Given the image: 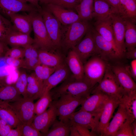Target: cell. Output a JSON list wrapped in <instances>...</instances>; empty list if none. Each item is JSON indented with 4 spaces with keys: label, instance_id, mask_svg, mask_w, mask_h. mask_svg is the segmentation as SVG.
Listing matches in <instances>:
<instances>
[{
    "label": "cell",
    "instance_id": "obj_17",
    "mask_svg": "<svg viewBox=\"0 0 136 136\" xmlns=\"http://www.w3.org/2000/svg\"><path fill=\"white\" fill-rule=\"evenodd\" d=\"M70 72L66 63H64L57 68L43 82L42 95L45 93L50 91L58 84L68 78L70 77Z\"/></svg>",
    "mask_w": 136,
    "mask_h": 136
},
{
    "label": "cell",
    "instance_id": "obj_10",
    "mask_svg": "<svg viewBox=\"0 0 136 136\" xmlns=\"http://www.w3.org/2000/svg\"><path fill=\"white\" fill-rule=\"evenodd\" d=\"M120 99L109 96L101 111L96 134L103 136L113 114L120 103Z\"/></svg>",
    "mask_w": 136,
    "mask_h": 136
},
{
    "label": "cell",
    "instance_id": "obj_49",
    "mask_svg": "<svg viewBox=\"0 0 136 136\" xmlns=\"http://www.w3.org/2000/svg\"><path fill=\"white\" fill-rule=\"evenodd\" d=\"M117 11L119 14L122 16V11L120 0H105Z\"/></svg>",
    "mask_w": 136,
    "mask_h": 136
},
{
    "label": "cell",
    "instance_id": "obj_54",
    "mask_svg": "<svg viewBox=\"0 0 136 136\" xmlns=\"http://www.w3.org/2000/svg\"><path fill=\"white\" fill-rule=\"evenodd\" d=\"M27 2H28L34 6L39 9H41L42 7L39 4L38 0H25Z\"/></svg>",
    "mask_w": 136,
    "mask_h": 136
},
{
    "label": "cell",
    "instance_id": "obj_22",
    "mask_svg": "<svg viewBox=\"0 0 136 136\" xmlns=\"http://www.w3.org/2000/svg\"><path fill=\"white\" fill-rule=\"evenodd\" d=\"M93 28L99 35L111 43L120 53L115 42L111 16L104 19L96 20Z\"/></svg>",
    "mask_w": 136,
    "mask_h": 136
},
{
    "label": "cell",
    "instance_id": "obj_6",
    "mask_svg": "<svg viewBox=\"0 0 136 136\" xmlns=\"http://www.w3.org/2000/svg\"><path fill=\"white\" fill-rule=\"evenodd\" d=\"M98 83L96 87L94 88L91 94L99 92L108 96L121 99L125 92L120 85L108 65L103 78Z\"/></svg>",
    "mask_w": 136,
    "mask_h": 136
},
{
    "label": "cell",
    "instance_id": "obj_58",
    "mask_svg": "<svg viewBox=\"0 0 136 136\" xmlns=\"http://www.w3.org/2000/svg\"><path fill=\"white\" fill-rule=\"evenodd\" d=\"M79 3H80L81 1V0H77Z\"/></svg>",
    "mask_w": 136,
    "mask_h": 136
},
{
    "label": "cell",
    "instance_id": "obj_4",
    "mask_svg": "<svg viewBox=\"0 0 136 136\" xmlns=\"http://www.w3.org/2000/svg\"><path fill=\"white\" fill-rule=\"evenodd\" d=\"M106 61L94 55L83 64L84 79L93 87L103 78L108 66Z\"/></svg>",
    "mask_w": 136,
    "mask_h": 136
},
{
    "label": "cell",
    "instance_id": "obj_14",
    "mask_svg": "<svg viewBox=\"0 0 136 136\" xmlns=\"http://www.w3.org/2000/svg\"><path fill=\"white\" fill-rule=\"evenodd\" d=\"M111 18L115 44L118 49L123 56L126 51L124 41L125 19L118 14L112 15Z\"/></svg>",
    "mask_w": 136,
    "mask_h": 136
},
{
    "label": "cell",
    "instance_id": "obj_30",
    "mask_svg": "<svg viewBox=\"0 0 136 136\" xmlns=\"http://www.w3.org/2000/svg\"><path fill=\"white\" fill-rule=\"evenodd\" d=\"M129 118L133 121L136 119V90L125 92L120 99Z\"/></svg>",
    "mask_w": 136,
    "mask_h": 136
},
{
    "label": "cell",
    "instance_id": "obj_41",
    "mask_svg": "<svg viewBox=\"0 0 136 136\" xmlns=\"http://www.w3.org/2000/svg\"><path fill=\"white\" fill-rule=\"evenodd\" d=\"M5 57L22 59L24 57V48L19 47H12L6 52Z\"/></svg>",
    "mask_w": 136,
    "mask_h": 136
},
{
    "label": "cell",
    "instance_id": "obj_5",
    "mask_svg": "<svg viewBox=\"0 0 136 136\" xmlns=\"http://www.w3.org/2000/svg\"><path fill=\"white\" fill-rule=\"evenodd\" d=\"M86 98L64 94L60 95L57 99L54 100L52 103L55 106L59 120L69 122L70 116Z\"/></svg>",
    "mask_w": 136,
    "mask_h": 136
},
{
    "label": "cell",
    "instance_id": "obj_23",
    "mask_svg": "<svg viewBox=\"0 0 136 136\" xmlns=\"http://www.w3.org/2000/svg\"><path fill=\"white\" fill-rule=\"evenodd\" d=\"M14 29L21 33L29 35L32 30L30 15L15 13L9 17Z\"/></svg>",
    "mask_w": 136,
    "mask_h": 136
},
{
    "label": "cell",
    "instance_id": "obj_1",
    "mask_svg": "<svg viewBox=\"0 0 136 136\" xmlns=\"http://www.w3.org/2000/svg\"><path fill=\"white\" fill-rule=\"evenodd\" d=\"M63 82L59 86L50 91L53 100H55L60 95L64 94L86 98L94 87L84 79L78 80L69 77Z\"/></svg>",
    "mask_w": 136,
    "mask_h": 136
},
{
    "label": "cell",
    "instance_id": "obj_7",
    "mask_svg": "<svg viewBox=\"0 0 136 136\" xmlns=\"http://www.w3.org/2000/svg\"><path fill=\"white\" fill-rule=\"evenodd\" d=\"M41 7V13L49 37L55 48H59L61 46L62 24L48 10Z\"/></svg>",
    "mask_w": 136,
    "mask_h": 136
},
{
    "label": "cell",
    "instance_id": "obj_18",
    "mask_svg": "<svg viewBox=\"0 0 136 136\" xmlns=\"http://www.w3.org/2000/svg\"><path fill=\"white\" fill-rule=\"evenodd\" d=\"M91 94L82 103L80 109L92 113H100L109 96L99 92Z\"/></svg>",
    "mask_w": 136,
    "mask_h": 136
},
{
    "label": "cell",
    "instance_id": "obj_32",
    "mask_svg": "<svg viewBox=\"0 0 136 136\" xmlns=\"http://www.w3.org/2000/svg\"><path fill=\"white\" fill-rule=\"evenodd\" d=\"M94 0H81L74 9L82 20L88 21L94 17Z\"/></svg>",
    "mask_w": 136,
    "mask_h": 136
},
{
    "label": "cell",
    "instance_id": "obj_37",
    "mask_svg": "<svg viewBox=\"0 0 136 136\" xmlns=\"http://www.w3.org/2000/svg\"><path fill=\"white\" fill-rule=\"evenodd\" d=\"M57 68L51 67L41 63L34 69V73L38 78L44 82L55 71Z\"/></svg>",
    "mask_w": 136,
    "mask_h": 136
},
{
    "label": "cell",
    "instance_id": "obj_42",
    "mask_svg": "<svg viewBox=\"0 0 136 136\" xmlns=\"http://www.w3.org/2000/svg\"><path fill=\"white\" fill-rule=\"evenodd\" d=\"M22 136H39L43 134L31 124L22 123Z\"/></svg>",
    "mask_w": 136,
    "mask_h": 136
},
{
    "label": "cell",
    "instance_id": "obj_44",
    "mask_svg": "<svg viewBox=\"0 0 136 136\" xmlns=\"http://www.w3.org/2000/svg\"><path fill=\"white\" fill-rule=\"evenodd\" d=\"M5 58V62L7 65L12 66L16 68H23L24 61V59L23 58Z\"/></svg>",
    "mask_w": 136,
    "mask_h": 136
},
{
    "label": "cell",
    "instance_id": "obj_43",
    "mask_svg": "<svg viewBox=\"0 0 136 136\" xmlns=\"http://www.w3.org/2000/svg\"><path fill=\"white\" fill-rule=\"evenodd\" d=\"M23 48L25 59L39 58V49L33 44L28 45Z\"/></svg>",
    "mask_w": 136,
    "mask_h": 136
},
{
    "label": "cell",
    "instance_id": "obj_57",
    "mask_svg": "<svg viewBox=\"0 0 136 136\" xmlns=\"http://www.w3.org/2000/svg\"><path fill=\"white\" fill-rule=\"evenodd\" d=\"M22 2L23 3H27V2L25 0H17Z\"/></svg>",
    "mask_w": 136,
    "mask_h": 136
},
{
    "label": "cell",
    "instance_id": "obj_31",
    "mask_svg": "<svg viewBox=\"0 0 136 136\" xmlns=\"http://www.w3.org/2000/svg\"><path fill=\"white\" fill-rule=\"evenodd\" d=\"M124 19L125 25V45L126 51H128L136 48V27L135 23Z\"/></svg>",
    "mask_w": 136,
    "mask_h": 136
},
{
    "label": "cell",
    "instance_id": "obj_25",
    "mask_svg": "<svg viewBox=\"0 0 136 136\" xmlns=\"http://www.w3.org/2000/svg\"><path fill=\"white\" fill-rule=\"evenodd\" d=\"M54 51L39 49V58L41 63L57 68L64 63L61 56Z\"/></svg>",
    "mask_w": 136,
    "mask_h": 136
},
{
    "label": "cell",
    "instance_id": "obj_47",
    "mask_svg": "<svg viewBox=\"0 0 136 136\" xmlns=\"http://www.w3.org/2000/svg\"><path fill=\"white\" fill-rule=\"evenodd\" d=\"M11 128V127L0 117V135L7 136Z\"/></svg>",
    "mask_w": 136,
    "mask_h": 136
},
{
    "label": "cell",
    "instance_id": "obj_51",
    "mask_svg": "<svg viewBox=\"0 0 136 136\" xmlns=\"http://www.w3.org/2000/svg\"><path fill=\"white\" fill-rule=\"evenodd\" d=\"M5 42L0 41V58L4 57L5 54L9 49Z\"/></svg>",
    "mask_w": 136,
    "mask_h": 136
},
{
    "label": "cell",
    "instance_id": "obj_9",
    "mask_svg": "<svg viewBox=\"0 0 136 136\" xmlns=\"http://www.w3.org/2000/svg\"><path fill=\"white\" fill-rule=\"evenodd\" d=\"M91 30L95 45V55L99 57L106 61L123 56L111 43L104 39L93 27H92Z\"/></svg>",
    "mask_w": 136,
    "mask_h": 136
},
{
    "label": "cell",
    "instance_id": "obj_53",
    "mask_svg": "<svg viewBox=\"0 0 136 136\" xmlns=\"http://www.w3.org/2000/svg\"><path fill=\"white\" fill-rule=\"evenodd\" d=\"M70 124V136H80L77 130L72 125Z\"/></svg>",
    "mask_w": 136,
    "mask_h": 136
},
{
    "label": "cell",
    "instance_id": "obj_2",
    "mask_svg": "<svg viewBox=\"0 0 136 136\" xmlns=\"http://www.w3.org/2000/svg\"><path fill=\"white\" fill-rule=\"evenodd\" d=\"M41 10L31 12L29 13L34 33L33 44L39 49L53 51L56 48L48 34L41 13Z\"/></svg>",
    "mask_w": 136,
    "mask_h": 136
},
{
    "label": "cell",
    "instance_id": "obj_48",
    "mask_svg": "<svg viewBox=\"0 0 136 136\" xmlns=\"http://www.w3.org/2000/svg\"><path fill=\"white\" fill-rule=\"evenodd\" d=\"M126 69L134 81L136 80V59L133 60L130 66L125 67Z\"/></svg>",
    "mask_w": 136,
    "mask_h": 136
},
{
    "label": "cell",
    "instance_id": "obj_20",
    "mask_svg": "<svg viewBox=\"0 0 136 136\" xmlns=\"http://www.w3.org/2000/svg\"><path fill=\"white\" fill-rule=\"evenodd\" d=\"M66 63L72 74V77L78 80L84 79L83 64L73 49H70L65 58Z\"/></svg>",
    "mask_w": 136,
    "mask_h": 136
},
{
    "label": "cell",
    "instance_id": "obj_12",
    "mask_svg": "<svg viewBox=\"0 0 136 136\" xmlns=\"http://www.w3.org/2000/svg\"><path fill=\"white\" fill-rule=\"evenodd\" d=\"M57 116L56 110L52 102L46 111L35 116L31 125L44 135L56 119Z\"/></svg>",
    "mask_w": 136,
    "mask_h": 136
},
{
    "label": "cell",
    "instance_id": "obj_39",
    "mask_svg": "<svg viewBox=\"0 0 136 136\" xmlns=\"http://www.w3.org/2000/svg\"><path fill=\"white\" fill-rule=\"evenodd\" d=\"M134 121L127 119L119 128L115 136H133L131 124Z\"/></svg>",
    "mask_w": 136,
    "mask_h": 136
},
{
    "label": "cell",
    "instance_id": "obj_56",
    "mask_svg": "<svg viewBox=\"0 0 136 136\" xmlns=\"http://www.w3.org/2000/svg\"><path fill=\"white\" fill-rule=\"evenodd\" d=\"M39 3L43 5L48 4L49 0H38Z\"/></svg>",
    "mask_w": 136,
    "mask_h": 136
},
{
    "label": "cell",
    "instance_id": "obj_11",
    "mask_svg": "<svg viewBox=\"0 0 136 136\" xmlns=\"http://www.w3.org/2000/svg\"><path fill=\"white\" fill-rule=\"evenodd\" d=\"M100 114L92 113L80 109L73 113L70 116L69 120L91 129L92 136L96 135V131Z\"/></svg>",
    "mask_w": 136,
    "mask_h": 136
},
{
    "label": "cell",
    "instance_id": "obj_16",
    "mask_svg": "<svg viewBox=\"0 0 136 136\" xmlns=\"http://www.w3.org/2000/svg\"><path fill=\"white\" fill-rule=\"evenodd\" d=\"M40 10L29 3L17 0H0V13L9 17L20 12H30Z\"/></svg>",
    "mask_w": 136,
    "mask_h": 136
},
{
    "label": "cell",
    "instance_id": "obj_45",
    "mask_svg": "<svg viewBox=\"0 0 136 136\" xmlns=\"http://www.w3.org/2000/svg\"><path fill=\"white\" fill-rule=\"evenodd\" d=\"M40 63L39 58L25 59L23 68L34 70L35 68Z\"/></svg>",
    "mask_w": 136,
    "mask_h": 136
},
{
    "label": "cell",
    "instance_id": "obj_26",
    "mask_svg": "<svg viewBox=\"0 0 136 136\" xmlns=\"http://www.w3.org/2000/svg\"><path fill=\"white\" fill-rule=\"evenodd\" d=\"M26 97L34 100L42 95L43 82L39 80L34 73L27 77Z\"/></svg>",
    "mask_w": 136,
    "mask_h": 136
},
{
    "label": "cell",
    "instance_id": "obj_35",
    "mask_svg": "<svg viewBox=\"0 0 136 136\" xmlns=\"http://www.w3.org/2000/svg\"><path fill=\"white\" fill-rule=\"evenodd\" d=\"M50 92L44 93L35 103V110L36 115L40 114L46 111L52 102Z\"/></svg>",
    "mask_w": 136,
    "mask_h": 136
},
{
    "label": "cell",
    "instance_id": "obj_38",
    "mask_svg": "<svg viewBox=\"0 0 136 136\" xmlns=\"http://www.w3.org/2000/svg\"><path fill=\"white\" fill-rule=\"evenodd\" d=\"M27 77L25 72H21L19 73L17 79L14 84L19 93L23 98L26 97Z\"/></svg>",
    "mask_w": 136,
    "mask_h": 136
},
{
    "label": "cell",
    "instance_id": "obj_21",
    "mask_svg": "<svg viewBox=\"0 0 136 136\" xmlns=\"http://www.w3.org/2000/svg\"><path fill=\"white\" fill-rule=\"evenodd\" d=\"M128 119H131L123 105L120 103L117 111L109 123L103 136H115L121 126Z\"/></svg>",
    "mask_w": 136,
    "mask_h": 136
},
{
    "label": "cell",
    "instance_id": "obj_46",
    "mask_svg": "<svg viewBox=\"0 0 136 136\" xmlns=\"http://www.w3.org/2000/svg\"><path fill=\"white\" fill-rule=\"evenodd\" d=\"M69 123L75 127L80 136H92L91 131L87 127L76 124L70 120Z\"/></svg>",
    "mask_w": 136,
    "mask_h": 136
},
{
    "label": "cell",
    "instance_id": "obj_19",
    "mask_svg": "<svg viewBox=\"0 0 136 136\" xmlns=\"http://www.w3.org/2000/svg\"><path fill=\"white\" fill-rule=\"evenodd\" d=\"M111 69L120 85L125 92L136 90L135 81L125 67L115 65L112 66Z\"/></svg>",
    "mask_w": 136,
    "mask_h": 136
},
{
    "label": "cell",
    "instance_id": "obj_33",
    "mask_svg": "<svg viewBox=\"0 0 136 136\" xmlns=\"http://www.w3.org/2000/svg\"><path fill=\"white\" fill-rule=\"evenodd\" d=\"M120 3L122 11V16L135 23L136 0H120Z\"/></svg>",
    "mask_w": 136,
    "mask_h": 136
},
{
    "label": "cell",
    "instance_id": "obj_52",
    "mask_svg": "<svg viewBox=\"0 0 136 136\" xmlns=\"http://www.w3.org/2000/svg\"><path fill=\"white\" fill-rule=\"evenodd\" d=\"M125 53L127 58L132 60L136 59V48L130 50L126 51Z\"/></svg>",
    "mask_w": 136,
    "mask_h": 136
},
{
    "label": "cell",
    "instance_id": "obj_36",
    "mask_svg": "<svg viewBox=\"0 0 136 136\" xmlns=\"http://www.w3.org/2000/svg\"><path fill=\"white\" fill-rule=\"evenodd\" d=\"M15 30L11 21L0 13V41L5 42L8 35Z\"/></svg>",
    "mask_w": 136,
    "mask_h": 136
},
{
    "label": "cell",
    "instance_id": "obj_13",
    "mask_svg": "<svg viewBox=\"0 0 136 136\" xmlns=\"http://www.w3.org/2000/svg\"><path fill=\"white\" fill-rule=\"evenodd\" d=\"M92 27L73 49L84 64L91 57L96 55L95 43Z\"/></svg>",
    "mask_w": 136,
    "mask_h": 136
},
{
    "label": "cell",
    "instance_id": "obj_55",
    "mask_svg": "<svg viewBox=\"0 0 136 136\" xmlns=\"http://www.w3.org/2000/svg\"><path fill=\"white\" fill-rule=\"evenodd\" d=\"M131 129L133 136H136V120L133 122L131 124Z\"/></svg>",
    "mask_w": 136,
    "mask_h": 136
},
{
    "label": "cell",
    "instance_id": "obj_50",
    "mask_svg": "<svg viewBox=\"0 0 136 136\" xmlns=\"http://www.w3.org/2000/svg\"><path fill=\"white\" fill-rule=\"evenodd\" d=\"M22 123L18 126L15 129L12 128L7 136H22Z\"/></svg>",
    "mask_w": 136,
    "mask_h": 136
},
{
    "label": "cell",
    "instance_id": "obj_40",
    "mask_svg": "<svg viewBox=\"0 0 136 136\" xmlns=\"http://www.w3.org/2000/svg\"><path fill=\"white\" fill-rule=\"evenodd\" d=\"M79 3L77 0H49L48 4H51L66 9H74Z\"/></svg>",
    "mask_w": 136,
    "mask_h": 136
},
{
    "label": "cell",
    "instance_id": "obj_28",
    "mask_svg": "<svg viewBox=\"0 0 136 136\" xmlns=\"http://www.w3.org/2000/svg\"><path fill=\"white\" fill-rule=\"evenodd\" d=\"M0 117L12 128H15L22 123L9 103L0 101Z\"/></svg>",
    "mask_w": 136,
    "mask_h": 136
},
{
    "label": "cell",
    "instance_id": "obj_15",
    "mask_svg": "<svg viewBox=\"0 0 136 136\" xmlns=\"http://www.w3.org/2000/svg\"><path fill=\"white\" fill-rule=\"evenodd\" d=\"M43 6L63 25H68L81 20L78 14L72 9H66L51 4Z\"/></svg>",
    "mask_w": 136,
    "mask_h": 136
},
{
    "label": "cell",
    "instance_id": "obj_3",
    "mask_svg": "<svg viewBox=\"0 0 136 136\" xmlns=\"http://www.w3.org/2000/svg\"><path fill=\"white\" fill-rule=\"evenodd\" d=\"M62 29L61 46L66 49L73 48L92 27L88 21L81 20Z\"/></svg>",
    "mask_w": 136,
    "mask_h": 136
},
{
    "label": "cell",
    "instance_id": "obj_34",
    "mask_svg": "<svg viewBox=\"0 0 136 136\" xmlns=\"http://www.w3.org/2000/svg\"><path fill=\"white\" fill-rule=\"evenodd\" d=\"M70 124L69 122H65L56 119L51 127L48 132L44 136H67L70 134Z\"/></svg>",
    "mask_w": 136,
    "mask_h": 136
},
{
    "label": "cell",
    "instance_id": "obj_8",
    "mask_svg": "<svg viewBox=\"0 0 136 136\" xmlns=\"http://www.w3.org/2000/svg\"><path fill=\"white\" fill-rule=\"evenodd\" d=\"M9 103L22 123L31 124L36 115L33 99L28 97H23Z\"/></svg>",
    "mask_w": 136,
    "mask_h": 136
},
{
    "label": "cell",
    "instance_id": "obj_24",
    "mask_svg": "<svg viewBox=\"0 0 136 136\" xmlns=\"http://www.w3.org/2000/svg\"><path fill=\"white\" fill-rule=\"evenodd\" d=\"M118 14L116 10L105 0H94V17L96 20L110 17Z\"/></svg>",
    "mask_w": 136,
    "mask_h": 136
},
{
    "label": "cell",
    "instance_id": "obj_29",
    "mask_svg": "<svg viewBox=\"0 0 136 136\" xmlns=\"http://www.w3.org/2000/svg\"><path fill=\"white\" fill-rule=\"evenodd\" d=\"M22 98L14 84L0 82V101L11 103Z\"/></svg>",
    "mask_w": 136,
    "mask_h": 136
},
{
    "label": "cell",
    "instance_id": "obj_27",
    "mask_svg": "<svg viewBox=\"0 0 136 136\" xmlns=\"http://www.w3.org/2000/svg\"><path fill=\"white\" fill-rule=\"evenodd\" d=\"M5 43L11 47H19L24 48L33 44V40L29 35L15 30L8 35Z\"/></svg>",
    "mask_w": 136,
    "mask_h": 136
}]
</instances>
